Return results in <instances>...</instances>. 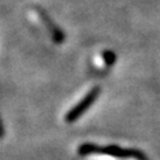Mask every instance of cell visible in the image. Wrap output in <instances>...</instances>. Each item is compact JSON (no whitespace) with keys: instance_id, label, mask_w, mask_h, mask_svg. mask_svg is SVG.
<instances>
[{"instance_id":"obj_4","label":"cell","mask_w":160,"mask_h":160,"mask_svg":"<svg viewBox=\"0 0 160 160\" xmlns=\"http://www.w3.org/2000/svg\"><path fill=\"white\" fill-rule=\"evenodd\" d=\"M102 57H103V61H105V63L107 64V66H111V64H113L115 63V53H112V52H110V51H105L103 53H102Z\"/></svg>"},{"instance_id":"obj_1","label":"cell","mask_w":160,"mask_h":160,"mask_svg":"<svg viewBox=\"0 0 160 160\" xmlns=\"http://www.w3.org/2000/svg\"><path fill=\"white\" fill-rule=\"evenodd\" d=\"M78 154L79 155H92V154H103L113 158H122V159H134V160H144V155L136 150L124 149L115 145L108 146H98L96 144L85 142L78 146Z\"/></svg>"},{"instance_id":"obj_5","label":"cell","mask_w":160,"mask_h":160,"mask_svg":"<svg viewBox=\"0 0 160 160\" xmlns=\"http://www.w3.org/2000/svg\"><path fill=\"white\" fill-rule=\"evenodd\" d=\"M4 136H5V128H4V122H3L2 117H0V140H2Z\"/></svg>"},{"instance_id":"obj_3","label":"cell","mask_w":160,"mask_h":160,"mask_svg":"<svg viewBox=\"0 0 160 160\" xmlns=\"http://www.w3.org/2000/svg\"><path fill=\"white\" fill-rule=\"evenodd\" d=\"M38 14H39V17H41V19L43 20V23H44V25L47 27V29H48V32L51 33V35H52V39L56 42V43H63L64 42V33L54 24V22L43 12V10H38Z\"/></svg>"},{"instance_id":"obj_2","label":"cell","mask_w":160,"mask_h":160,"mask_svg":"<svg viewBox=\"0 0 160 160\" xmlns=\"http://www.w3.org/2000/svg\"><path fill=\"white\" fill-rule=\"evenodd\" d=\"M100 93H101V88H100L98 86L91 88V90L85 95V97H83L82 100H79V101L66 113V116H64L66 122H68V124L76 122L77 120L81 117L83 113H86V111L96 102V100H97V97L100 96Z\"/></svg>"}]
</instances>
